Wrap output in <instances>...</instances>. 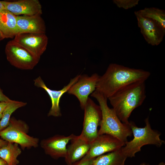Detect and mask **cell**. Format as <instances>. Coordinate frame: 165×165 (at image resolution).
Here are the masks:
<instances>
[{
  "mask_svg": "<svg viewBox=\"0 0 165 165\" xmlns=\"http://www.w3.org/2000/svg\"><path fill=\"white\" fill-rule=\"evenodd\" d=\"M71 144L67 147V153L64 157L68 165H72L82 159L87 153L91 143L80 135H75L70 141Z\"/></svg>",
  "mask_w": 165,
  "mask_h": 165,
  "instance_id": "15",
  "label": "cell"
},
{
  "mask_svg": "<svg viewBox=\"0 0 165 165\" xmlns=\"http://www.w3.org/2000/svg\"><path fill=\"white\" fill-rule=\"evenodd\" d=\"M8 142L3 140L0 139V148L6 145L7 144Z\"/></svg>",
  "mask_w": 165,
  "mask_h": 165,
  "instance_id": "26",
  "label": "cell"
},
{
  "mask_svg": "<svg viewBox=\"0 0 165 165\" xmlns=\"http://www.w3.org/2000/svg\"><path fill=\"white\" fill-rule=\"evenodd\" d=\"M137 12L142 16L157 22L165 29V11L163 10L155 7L145 8Z\"/></svg>",
  "mask_w": 165,
  "mask_h": 165,
  "instance_id": "21",
  "label": "cell"
},
{
  "mask_svg": "<svg viewBox=\"0 0 165 165\" xmlns=\"http://www.w3.org/2000/svg\"><path fill=\"white\" fill-rule=\"evenodd\" d=\"M95 158L90 159L82 158L72 165H92Z\"/></svg>",
  "mask_w": 165,
  "mask_h": 165,
  "instance_id": "23",
  "label": "cell"
},
{
  "mask_svg": "<svg viewBox=\"0 0 165 165\" xmlns=\"http://www.w3.org/2000/svg\"><path fill=\"white\" fill-rule=\"evenodd\" d=\"M5 38L0 30V42Z\"/></svg>",
  "mask_w": 165,
  "mask_h": 165,
  "instance_id": "29",
  "label": "cell"
},
{
  "mask_svg": "<svg viewBox=\"0 0 165 165\" xmlns=\"http://www.w3.org/2000/svg\"><path fill=\"white\" fill-rule=\"evenodd\" d=\"M83 128L80 135L91 143L98 136V127L102 118L99 105L89 97L84 107Z\"/></svg>",
  "mask_w": 165,
  "mask_h": 165,
  "instance_id": "7",
  "label": "cell"
},
{
  "mask_svg": "<svg viewBox=\"0 0 165 165\" xmlns=\"http://www.w3.org/2000/svg\"><path fill=\"white\" fill-rule=\"evenodd\" d=\"M13 40L40 58L46 49L48 38L45 33H21L17 34Z\"/></svg>",
  "mask_w": 165,
  "mask_h": 165,
  "instance_id": "11",
  "label": "cell"
},
{
  "mask_svg": "<svg viewBox=\"0 0 165 165\" xmlns=\"http://www.w3.org/2000/svg\"><path fill=\"white\" fill-rule=\"evenodd\" d=\"M0 165H8L6 162L0 157Z\"/></svg>",
  "mask_w": 165,
  "mask_h": 165,
  "instance_id": "27",
  "label": "cell"
},
{
  "mask_svg": "<svg viewBox=\"0 0 165 165\" xmlns=\"http://www.w3.org/2000/svg\"><path fill=\"white\" fill-rule=\"evenodd\" d=\"M145 126L141 128L137 127L134 122H130L134 138L127 141L122 148L127 157H135L136 153L141 151V148L145 145H154L160 147L165 143L160 138L161 134L151 128L148 117L145 119Z\"/></svg>",
  "mask_w": 165,
  "mask_h": 165,
  "instance_id": "4",
  "label": "cell"
},
{
  "mask_svg": "<svg viewBox=\"0 0 165 165\" xmlns=\"http://www.w3.org/2000/svg\"><path fill=\"white\" fill-rule=\"evenodd\" d=\"M165 165V163L164 162H161L159 163L158 165Z\"/></svg>",
  "mask_w": 165,
  "mask_h": 165,
  "instance_id": "30",
  "label": "cell"
},
{
  "mask_svg": "<svg viewBox=\"0 0 165 165\" xmlns=\"http://www.w3.org/2000/svg\"><path fill=\"white\" fill-rule=\"evenodd\" d=\"M91 96L98 101L100 108L102 118L98 135H111L123 142L127 141V138L132 134L130 123L122 122L112 108H110L107 104L108 99L100 92L95 90Z\"/></svg>",
  "mask_w": 165,
  "mask_h": 165,
  "instance_id": "3",
  "label": "cell"
},
{
  "mask_svg": "<svg viewBox=\"0 0 165 165\" xmlns=\"http://www.w3.org/2000/svg\"><path fill=\"white\" fill-rule=\"evenodd\" d=\"M21 153V149L15 143L8 142L7 145L0 148V157L8 165H17L19 163L17 157Z\"/></svg>",
  "mask_w": 165,
  "mask_h": 165,
  "instance_id": "19",
  "label": "cell"
},
{
  "mask_svg": "<svg viewBox=\"0 0 165 165\" xmlns=\"http://www.w3.org/2000/svg\"><path fill=\"white\" fill-rule=\"evenodd\" d=\"M19 33H45L46 28L41 15L16 16Z\"/></svg>",
  "mask_w": 165,
  "mask_h": 165,
  "instance_id": "16",
  "label": "cell"
},
{
  "mask_svg": "<svg viewBox=\"0 0 165 165\" xmlns=\"http://www.w3.org/2000/svg\"><path fill=\"white\" fill-rule=\"evenodd\" d=\"M26 105V102L12 100L9 102L2 113L0 120V132L8 126L12 113L18 108Z\"/></svg>",
  "mask_w": 165,
  "mask_h": 165,
  "instance_id": "20",
  "label": "cell"
},
{
  "mask_svg": "<svg viewBox=\"0 0 165 165\" xmlns=\"http://www.w3.org/2000/svg\"><path fill=\"white\" fill-rule=\"evenodd\" d=\"M5 52L7 59L10 64L21 69H32L40 60L39 58L13 40L7 43Z\"/></svg>",
  "mask_w": 165,
  "mask_h": 165,
  "instance_id": "6",
  "label": "cell"
},
{
  "mask_svg": "<svg viewBox=\"0 0 165 165\" xmlns=\"http://www.w3.org/2000/svg\"><path fill=\"white\" fill-rule=\"evenodd\" d=\"M5 9H6L4 5L2 2V1H0V12Z\"/></svg>",
  "mask_w": 165,
  "mask_h": 165,
  "instance_id": "28",
  "label": "cell"
},
{
  "mask_svg": "<svg viewBox=\"0 0 165 165\" xmlns=\"http://www.w3.org/2000/svg\"><path fill=\"white\" fill-rule=\"evenodd\" d=\"M141 33L146 42L152 46H157L163 41L165 29L157 22L143 17L137 12H134Z\"/></svg>",
  "mask_w": 165,
  "mask_h": 165,
  "instance_id": "9",
  "label": "cell"
},
{
  "mask_svg": "<svg viewBox=\"0 0 165 165\" xmlns=\"http://www.w3.org/2000/svg\"><path fill=\"white\" fill-rule=\"evenodd\" d=\"M139 165H149L145 163H141Z\"/></svg>",
  "mask_w": 165,
  "mask_h": 165,
  "instance_id": "31",
  "label": "cell"
},
{
  "mask_svg": "<svg viewBox=\"0 0 165 165\" xmlns=\"http://www.w3.org/2000/svg\"><path fill=\"white\" fill-rule=\"evenodd\" d=\"M0 30L5 38L14 37L19 33L16 16L6 9L0 12Z\"/></svg>",
  "mask_w": 165,
  "mask_h": 165,
  "instance_id": "17",
  "label": "cell"
},
{
  "mask_svg": "<svg viewBox=\"0 0 165 165\" xmlns=\"http://www.w3.org/2000/svg\"><path fill=\"white\" fill-rule=\"evenodd\" d=\"M12 100L3 94L0 88V102H9Z\"/></svg>",
  "mask_w": 165,
  "mask_h": 165,
  "instance_id": "24",
  "label": "cell"
},
{
  "mask_svg": "<svg viewBox=\"0 0 165 165\" xmlns=\"http://www.w3.org/2000/svg\"><path fill=\"white\" fill-rule=\"evenodd\" d=\"M75 135L73 134L68 136L56 135L42 140L40 145L45 153L53 158H64L67 153V145Z\"/></svg>",
  "mask_w": 165,
  "mask_h": 165,
  "instance_id": "12",
  "label": "cell"
},
{
  "mask_svg": "<svg viewBox=\"0 0 165 165\" xmlns=\"http://www.w3.org/2000/svg\"><path fill=\"white\" fill-rule=\"evenodd\" d=\"M9 102H0V113H2Z\"/></svg>",
  "mask_w": 165,
  "mask_h": 165,
  "instance_id": "25",
  "label": "cell"
},
{
  "mask_svg": "<svg viewBox=\"0 0 165 165\" xmlns=\"http://www.w3.org/2000/svg\"><path fill=\"white\" fill-rule=\"evenodd\" d=\"M99 76L96 73L90 76L80 75L78 80L68 90L69 94L74 95L78 99L82 109L84 110L89 95L96 90Z\"/></svg>",
  "mask_w": 165,
  "mask_h": 165,
  "instance_id": "8",
  "label": "cell"
},
{
  "mask_svg": "<svg viewBox=\"0 0 165 165\" xmlns=\"http://www.w3.org/2000/svg\"><path fill=\"white\" fill-rule=\"evenodd\" d=\"M113 2L119 8L125 9L135 6L139 2V0H114Z\"/></svg>",
  "mask_w": 165,
  "mask_h": 165,
  "instance_id": "22",
  "label": "cell"
},
{
  "mask_svg": "<svg viewBox=\"0 0 165 165\" xmlns=\"http://www.w3.org/2000/svg\"><path fill=\"white\" fill-rule=\"evenodd\" d=\"M80 75H78L71 79L69 82L61 90H53L48 88L40 76L34 80V85L38 87L44 89L49 96L51 101V107L48 114V116L58 117L61 116V113L59 106L61 97L67 92L70 87L78 80Z\"/></svg>",
  "mask_w": 165,
  "mask_h": 165,
  "instance_id": "13",
  "label": "cell"
},
{
  "mask_svg": "<svg viewBox=\"0 0 165 165\" xmlns=\"http://www.w3.org/2000/svg\"><path fill=\"white\" fill-rule=\"evenodd\" d=\"M146 97L145 82L141 81L124 87L108 99L120 120L129 124L128 120L132 112L142 105Z\"/></svg>",
  "mask_w": 165,
  "mask_h": 165,
  "instance_id": "2",
  "label": "cell"
},
{
  "mask_svg": "<svg viewBox=\"0 0 165 165\" xmlns=\"http://www.w3.org/2000/svg\"><path fill=\"white\" fill-rule=\"evenodd\" d=\"M29 130V127L26 122L13 117L8 126L0 132V137L8 142L19 145L22 149L36 148L39 140L28 135Z\"/></svg>",
  "mask_w": 165,
  "mask_h": 165,
  "instance_id": "5",
  "label": "cell"
},
{
  "mask_svg": "<svg viewBox=\"0 0 165 165\" xmlns=\"http://www.w3.org/2000/svg\"><path fill=\"white\" fill-rule=\"evenodd\" d=\"M125 144L116 138L109 134L98 135L91 143L90 149L83 158L90 159L118 150Z\"/></svg>",
  "mask_w": 165,
  "mask_h": 165,
  "instance_id": "10",
  "label": "cell"
},
{
  "mask_svg": "<svg viewBox=\"0 0 165 165\" xmlns=\"http://www.w3.org/2000/svg\"><path fill=\"white\" fill-rule=\"evenodd\" d=\"M127 158L121 148L96 157L92 165H124Z\"/></svg>",
  "mask_w": 165,
  "mask_h": 165,
  "instance_id": "18",
  "label": "cell"
},
{
  "mask_svg": "<svg viewBox=\"0 0 165 165\" xmlns=\"http://www.w3.org/2000/svg\"><path fill=\"white\" fill-rule=\"evenodd\" d=\"M1 1L5 9L16 16L41 15L42 13V6L38 0Z\"/></svg>",
  "mask_w": 165,
  "mask_h": 165,
  "instance_id": "14",
  "label": "cell"
},
{
  "mask_svg": "<svg viewBox=\"0 0 165 165\" xmlns=\"http://www.w3.org/2000/svg\"><path fill=\"white\" fill-rule=\"evenodd\" d=\"M150 75L149 72L143 69L111 63L105 73L100 76L96 90L108 99L130 84L138 82H145Z\"/></svg>",
  "mask_w": 165,
  "mask_h": 165,
  "instance_id": "1",
  "label": "cell"
},
{
  "mask_svg": "<svg viewBox=\"0 0 165 165\" xmlns=\"http://www.w3.org/2000/svg\"><path fill=\"white\" fill-rule=\"evenodd\" d=\"M2 113H0V120L2 117Z\"/></svg>",
  "mask_w": 165,
  "mask_h": 165,
  "instance_id": "32",
  "label": "cell"
}]
</instances>
